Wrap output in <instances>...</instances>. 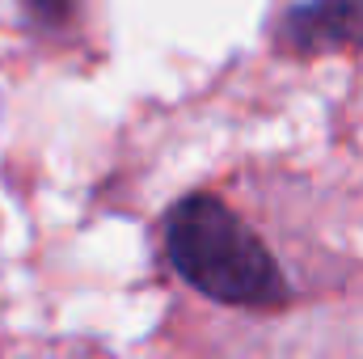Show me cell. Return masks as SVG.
Returning a JSON list of instances; mask_svg holds the SVG:
<instances>
[{
    "instance_id": "2",
    "label": "cell",
    "mask_w": 363,
    "mask_h": 359,
    "mask_svg": "<svg viewBox=\"0 0 363 359\" xmlns=\"http://www.w3.org/2000/svg\"><path fill=\"white\" fill-rule=\"evenodd\" d=\"M283 43L300 55L363 47V0H304L283 21Z\"/></svg>"
},
{
    "instance_id": "1",
    "label": "cell",
    "mask_w": 363,
    "mask_h": 359,
    "mask_svg": "<svg viewBox=\"0 0 363 359\" xmlns=\"http://www.w3.org/2000/svg\"><path fill=\"white\" fill-rule=\"evenodd\" d=\"M165 250L182 279L220 304H279L287 296L271 250L211 194H190L169 211Z\"/></svg>"
},
{
    "instance_id": "3",
    "label": "cell",
    "mask_w": 363,
    "mask_h": 359,
    "mask_svg": "<svg viewBox=\"0 0 363 359\" xmlns=\"http://www.w3.org/2000/svg\"><path fill=\"white\" fill-rule=\"evenodd\" d=\"M30 13L43 26H64L77 17V0H30Z\"/></svg>"
}]
</instances>
